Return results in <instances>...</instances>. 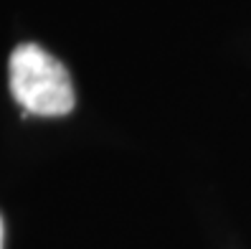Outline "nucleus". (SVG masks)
<instances>
[{
  "label": "nucleus",
  "instance_id": "obj_2",
  "mask_svg": "<svg viewBox=\"0 0 251 249\" xmlns=\"http://www.w3.org/2000/svg\"><path fill=\"white\" fill-rule=\"evenodd\" d=\"M0 249H3V219H0Z\"/></svg>",
  "mask_w": 251,
  "mask_h": 249
},
{
  "label": "nucleus",
  "instance_id": "obj_1",
  "mask_svg": "<svg viewBox=\"0 0 251 249\" xmlns=\"http://www.w3.org/2000/svg\"><path fill=\"white\" fill-rule=\"evenodd\" d=\"M10 94L28 114L61 117L74 110V84L66 66L36 43H21L8 61Z\"/></svg>",
  "mask_w": 251,
  "mask_h": 249
}]
</instances>
